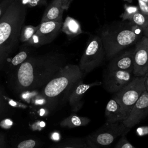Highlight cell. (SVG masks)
I'll list each match as a JSON object with an SVG mask.
<instances>
[{"label": "cell", "mask_w": 148, "mask_h": 148, "mask_svg": "<svg viewBox=\"0 0 148 148\" xmlns=\"http://www.w3.org/2000/svg\"><path fill=\"white\" fill-rule=\"evenodd\" d=\"M143 36H145L146 38L147 45V49H148V27L143 30Z\"/></svg>", "instance_id": "obj_32"}, {"label": "cell", "mask_w": 148, "mask_h": 148, "mask_svg": "<svg viewBox=\"0 0 148 148\" xmlns=\"http://www.w3.org/2000/svg\"><path fill=\"white\" fill-rule=\"evenodd\" d=\"M147 115L148 92L145 90L134 104L130 114L123 123L126 127L131 128L145 119Z\"/></svg>", "instance_id": "obj_12"}, {"label": "cell", "mask_w": 148, "mask_h": 148, "mask_svg": "<svg viewBox=\"0 0 148 148\" xmlns=\"http://www.w3.org/2000/svg\"><path fill=\"white\" fill-rule=\"evenodd\" d=\"M87 145L86 138H74L69 139L50 148H84Z\"/></svg>", "instance_id": "obj_19"}, {"label": "cell", "mask_w": 148, "mask_h": 148, "mask_svg": "<svg viewBox=\"0 0 148 148\" xmlns=\"http://www.w3.org/2000/svg\"><path fill=\"white\" fill-rule=\"evenodd\" d=\"M141 1H143V2H145L148 3V0H141Z\"/></svg>", "instance_id": "obj_34"}, {"label": "cell", "mask_w": 148, "mask_h": 148, "mask_svg": "<svg viewBox=\"0 0 148 148\" xmlns=\"http://www.w3.org/2000/svg\"><path fill=\"white\" fill-rule=\"evenodd\" d=\"M38 142L34 139H27L20 142L17 146V148H35L37 146Z\"/></svg>", "instance_id": "obj_25"}, {"label": "cell", "mask_w": 148, "mask_h": 148, "mask_svg": "<svg viewBox=\"0 0 148 148\" xmlns=\"http://www.w3.org/2000/svg\"><path fill=\"white\" fill-rule=\"evenodd\" d=\"M90 121V119L87 117L80 116L73 113L63 119L60 122V125L62 127L73 128L85 126L87 125Z\"/></svg>", "instance_id": "obj_17"}, {"label": "cell", "mask_w": 148, "mask_h": 148, "mask_svg": "<svg viewBox=\"0 0 148 148\" xmlns=\"http://www.w3.org/2000/svg\"><path fill=\"white\" fill-rule=\"evenodd\" d=\"M134 48L121 51L114 56L108 66L107 71L124 70L133 72Z\"/></svg>", "instance_id": "obj_13"}, {"label": "cell", "mask_w": 148, "mask_h": 148, "mask_svg": "<svg viewBox=\"0 0 148 148\" xmlns=\"http://www.w3.org/2000/svg\"><path fill=\"white\" fill-rule=\"evenodd\" d=\"M148 69V49L146 38L142 36L135 43L134 52L133 73L135 76H146Z\"/></svg>", "instance_id": "obj_10"}, {"label": "cell", "mask_w": 148, "mask_h": 148, "mask_svg": "<svg viewBox=\"0 0 148 148\" xmlns=\"http://www.w3.org/2000/svg\"><path fill=\"white\" fill-rule=\"evenodd\" d=\"M124 11L120 15V18L122 19V21H130L133 16L139 12L138 6L125 4L124 5Z\"/></svg>", "instance_id": "obj_22"}, {"label": "cell", "mask_w": 148, "mask_h": 148, "mask_svg": "<svg viewBox=\"0 0 148 148\" xmlns=\"http://www.w3.org/2000/svg\"><path fill=\"white\" fill-rule=\"evenodd\" d=\"M31 56V50L29 49L24 48L21 50L10 60L7 67L8 71L11 73L14 71Z\"/></svg>", "instance_id": "obj_18"}, {"label": "cell", "mask_w": 148, "mask_h": 148, "mask_svg": "<svg viewBox=\"0 0 148 148\" xmlns=\"http://www.w3.org/2000/svg\"><path fill=\"white\" fill-rule=\"evenodd\" d=\"M22 4L27 8L44 6L47 4V0H20Z\"/></svg>", "instance_id": "obj_24"}, {"label": "cell", "mask_w": 148, "mask_h": 148, "mask_svg": "<svg viewBox=\"0 0 148 148\" xmlns=\"http://www.w3.org/2000/svg\"><path fill=\"white\" fill-rule=\"evenodd\" d=\"M61 31L71 37H75L83 33L79 22L70 16H67L62 22Z\"/></svg>", "instance_id": "obj_16"}, {"label": "cell", "mask_w": 148, "mask_h": 148, "mask_svg": "<svg viewBox=\"0 0 148 148\" xmlns=\"http://www.w3.org/2000/svg\"><path fill=\"white\" fill-rule=\"evenodd\" d=\"M86 141H87V145H86V147L84 148H102V147H98V146L92 144V143H91L90 141H88L87 139H86Z\"/></svg>", "instance_id": "obj_31"}, {"label": "cell", "mask_w": 148, "mask_h": 148, "mask_svg": "<svg viewBox=\"0 0 148 148\" xmlns=\"http://www.w3.org/2000/svg\"><path fill=\"white\" fill-rule=\"evenodd\" d=\"M143 35V30L130 21H121L102 28L99 35L105 57L110 60L126 48L135 45Z\"/></svg>", "instance_id": "obj_3"}, {"label": "cell", "mask_w": 148, "mask_h": 148, "mask_svg": "<svg viewBox=\"0 0 148 148\" xmlns=\"http://www.w3.org/2000/svg\"><path fill=\"white\" fill-rule=\"evenodd\" d=\"M62 21H45L39 27L27 43L33 47H40L52 42L61 31Z\"/></svg>", "instance_id": "obj_8"}, {"label": "cell", "mask_w": 148, "mask_h": 148, "mask_svg": "<svg viewBox=\"0 0 148 148\" xmlns=\"http://www.w3.org/2000/svg\"><path fill=\"white\" fill-rule=\"evenodd\" d=\"M105 116L106 121L109 123L123 121L126 119L121 105L113 96L106 104Z\"/></svg>", "instance_id": "obj_14"}, {"label": "cell", "mask_w": 148, "mask_h": 148, "mask_svg": "<svg viewBox=\"0 0 148 148\" xmlns=\"http://www.w3.org/2000/svg\"><path fill=\"white\" fill-rule=\"evenodd\" d=\"M9 110L10 107L6 102L4 92L0 86V119L6 115Z\"/></svg>", "instance_id": "obj_23"}, {"label": "cell", "mask_w": 148, "mask_h": 148, "mask_svg": "<svg viewBox=\"0 0 148 148\" xmlns=\"http://www.w3.org/2000/svg\"><path fill=\"white\" fill-rule=\"evenodd\" d=\"M27 13L20 0H13L0 18V69L18 47Z\"/></svg>", "instance_id": "obj_2"}, {"label": "cell", "mask_w": 148, "mask_h": 148, "mask_svg": "<svg viewBox=\"0 0 148 148\" xmlns=\"http://www.w3.org/2000/svg\"><path fill=\"white\" fill-rule=\"evenodd\" d=\"M64 10L62 0H53L45 9L40 23L45 21H62Z\"/></svg>", "instance_id": "obj_15"}, {"label": "cell", "mask_w": 148, "mask_h": 148, "mask_svg": "<svg viewBox=\"0 0 148 148\" xmlns=\"http://www.w3.org/2000/svg\"><path fill=\"white\" fill-rule=\"evenodd\" d=\"M0 148H6V138L2 133H0Z\"/></svg>", "instance_id": "obj_29"}, {"label": "cell", "mask_w": 148, "mask_h": 148, "mask_svg": "<svg viewBox=\"0 0 148 148\" xmlns=\"http://www.w3.org/2000/svg\"><path fill=\"white\" fill-rule=\"evenodd\" d=\"M105 57V50L100 36H90L78 65L83 77L100 65Z\"/></svg>", "instance_id": "obj_5"}, {"label": "cell", "mask_w": 148, "mask_h": 148, "mask_svg": "<svg viewBox=\"0 0 148 148\" xmlns=\"http://www.w3.org/2000/svg\"><path fill=\"white\" fill-rule=\"evenodd\" d=\"M1 1H2V0H0V2H1Z\"/></svg>", "instance_id": "obj_36"}, {"label": "cell", "mask_w": 148, "mask_h": 148, "mask_svg": "<svg viewBox=\"0 0 148 148\" xmlns=\"http://www.w3.org/2000/svg\"><path fill=\"white\" fill-rule=\"evenodd\" d=\"M146 76H134L132 80L113 95L119 102L127 117L137 100L145 91V80Z\"/></svg>", "instance_id": "obj_6"}, {"label": "cell", "mask_w": 148, "mask_h": 148, "mask_svg": "<svg viewBox=\"0 0 148 148\" xmlns=\"http://www.w3.org/2000/svg\"><path fill=\"white\" fill-rule=\"evenodd\" d=\"M72 0H62L64 10H68L71 5Z\"/></svg>", "instance_id": "obj_30"}, {"label": "cell", "mask_w": 148, "mask_h": 148, "mask_svg": "<svg viewBox=\"0 0 148 148\" xmlns=\"http://www.w3.org/2000/svg\"><path fill=\"white\" fill-rule=\"evenodd\" d=\"M101 82L96 81L91 83H84L83 78L79 79L72 87L68 93V100L73 112H78L83 105V98L86 92L91 87L101 86Z\"/></svg>", "instance_id": "obj_11"}, {"label": "cell", "mask_w": 148, "mask_h": 148, "mask_svg": "<svg viewBox=\"0 0 148 148\" xmlns=\"http://www.w3.org/2000/svg\"><path fill=\"white\" fill-rule=\"evenodd\" d=\"M130 21L144 30L148 27V16L139 11L133 16Z\"/></svg>", "instance_id": "obj_21"}, {"label": "cell", "mask_w": 148, "mask_h": 148, "mask_svg": "<svg viewBox=\"0 0 148 148\" xmlns=\"http://www.w3.org/2000/svg\"><path fill=\"white\" fill-rule=\"evenodd\" d=\"M13 0H2L0 2V18Z\"/></svg>", "instance_id": "obj_27"}, {"label": "cell", "mask_w": 148, "mask_h": 148, "mask_svg": "<svg viewBox=\"0 0 148 148\" xmlns=\"http://www.w3.org/2000/svg\"><path fill=\"white\" fill-rule=\"evenodd\" d=\"M82 78L78 65L67 64L42 87L40 95L49 104L54 105L61 95L68 93L76 82Z\"/></svg>", "instance_id": "obj_4"}, {"label": "cell", "mask_w": 148, "mask_h": 148, "mask_svg": "<svg viewBox=\"0 0 148 148\" xmlns=\"http://www.w3.org/2000/svg\"><path fill=\"white\" fill-rule=\"evenodd\" d=\"M115 148H136L127 139L125 135L121 136V138L117 143Z\"/></svg>", "instance_id": "obj_26"}, {"label": "cell", "mask_w": 148, "mask_h": 148, "mask_svg": "<svg viewBox=\"0 0 148 148\" xmlns=\"http://www.w3.org/2000/svg\"><path fill=\"white\" fill-rule=\"evenodd\" d=\"M134 76L133 72L129 71H107L103 80L104 87L109 92L114 94L127 85Z\"/></svg>", "instance_id": "obj_9"}, {"label": "cell", "mask_w": 148, "mask_h": 148, "mask_svg": "<svg viewBox=\"0 0 148 148\" xmlns=\"http://www.w3.org/2000/svg\"><path fill=\"white\" fill-rule=\"evenodd\" d=\"M139 11L144 14L148 16V3L141 0H138Z\"/></svg>", "instance_id": "obj_28"}, {"label": "cell", "mask_w": 148, "mask_h": 148, "mask_svg": "<svg viewBox=\"0 0 148 148\" xmlns=\"http://www.w3.org/2000/svg\"><path fill=\"white\" fill-rule=\"evenodd\" d=\"M66 64L67 58L62 53L50 52L31 55L11 73L10 85L16 92L42 88Z\"/></svg>", "instance_id": "obj_1"}, {"label": "cell", "mask_w": 148, "mask_h": 148, "mask_svg": "<svg viewBox=\"0 0 148 148\" xmlns=\"http://www.w3.org/2000/svg\"><path fill=\"white\" fill-rule=\"evenodd\" d=\"M145 90L148 92V76H146L145 80Z\"/></svg>", "instance_id": "obj_33"}, {"label": "cell", "mask_w": 148, "mask_h": 148, "mask_svg": "<svg viewBox=\"0 0 148 148\" xmlns=\"http://www.w3.org/2000/svg\"><path fill=\"white\" fill-rule=\"evenodd\" d=\"M131 128L126 127L123 121H106L101 127L86 137L92 144L100 147L109 146L118 136L125 135Z\"/></svg>", "instance_id": "obj_7"}, {"label": "cell", "mask_w": 148, "mask_h": 148, "mask_svg": "<svg viewBox=\"0 0 148 148\" xmlns=\"http://www.w3.org/2000/svg\"><path fill=\"white\" fill-rule=\"evenodd\" d=\"M146 76H148V69H147V73H146Z\"/></svg>", "instance_id": "obj_35"}, {"label": "cell", "mask_w": 148, "mask_h": 148, "mask_svg": "<svg viewBox=\"0 0 148 148\" xmlns=\"http://www.w3.org/2000/svg\"><path fill=\"white\" fill-rule=\"evenodd\" d=\"M39 27V24L37 26L31 25H23L21 28L20 36V40L23 43H27L34 35Z\"/></svg>", "instance_id": "obj_20"}]
</instances>
